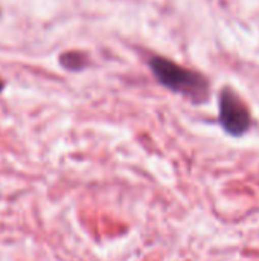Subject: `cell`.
<instances>
[{"instance_id": "obj_2", "label": "cell", "mask_w": 259, "mask_h": 261, "mask_svg": "<svg viewBox=\"0 0 259 261\" xmlns=\"http://www.w3.org/2000/svg\"><path fill=\"white\" fill-rule=\"evenodd\" d=\"M220 122L227 133L235 136L246 133L250 125V113L246 104L231 89H224L220 95Z\"/></svg>"}, {"instance_id": "obj_1", "label": "cell", "mask_w": 259, "mask_h": 261, "mask_svg": "<svg viewBox=\"0 0 259 261\" xmlns=\"http://www.w3.org/2000/svg\"><path fill=\"white\" fill-rule=\"evenodd\" d=\"M150 67L157 81L172 92L182 93L197 102L208 96V81L198 72L185 69L163 57H153Z\"/></svg>"}, {"instance_id": "obj_4", "label": "cell", "mask_w": 259, "mask_h": 261, "mask_svg": "<svg viewBox=\"0 0 259 261\" xmlns=\"http://www.w3.org/2000/svg\"><path fill=\"white\" fill-rule=\"evenodd\" d=\"M3 86H5V84H3V81H0V92L3 90Z\"/></svg>"}, {"instance_id": "obj_3", "label": "cell", "mask_w": 259, "mask_h": 261, "mask_svg": "<svg viewBox=\"0 0 259 261\" xmlns=\"http://www.w3.org/2000/svg\"><path fill=\"white\" fill-rule=\"evenodd\" d=\"M61 64L69 70H79L85 64V58L79 52H67L61 55Z\"/></svg>"}]
</instances>
